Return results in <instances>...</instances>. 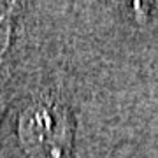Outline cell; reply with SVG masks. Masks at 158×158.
<instances>
[{"label":"cell","mask_w":158,"mask_h":158,"mask_svg":"<svg viewBox=\"0 0 158 158\" xmlns=\"http://www.w3.org/2000/svg\"><path fill=\"white\" fill-rule=\"evenodd\" d=\"M21 137L25 144L53 158H62L70 146V130L65 109L53 102H39L23 114Z\"/></svg>","instance_id":"obj_1"}]
</instances>
